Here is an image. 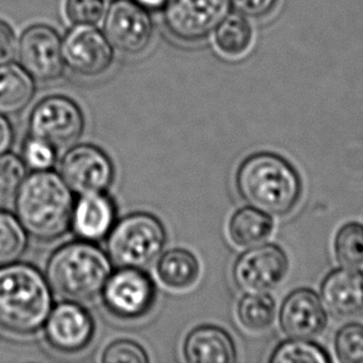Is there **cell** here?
Returning <instances> with one entry per match:
<instances>
[{
	"label": "cell",
	"mask_w": 363,
	"mask_h": 363,
	"mask_svg": "<svg viewBox=\"0 0 363 363\" xmlns=\"http://www.w3.org/2000/svg\"><path fill=\"white\" fill-rule=\"evenodd\" d=\"M74 195L61 175L51 170L26 175L15 196V213L25 231L43 242H52L69 232Z\"/></svg>",
	"instance_id": "6da1fadb"
},
{
	"label": "cell",
	"mask_w": 363,
	"mask_h": 363,
	"mask_svg": "<svg viewBox=\"0 0 363 363\" xmlns=\"http://www.w3.org/2000/svg\"><path fill=\"white\" fill-rule=\"evenodd\" d=\"M240 196L270 216H285L298 205L303 182L294 167L274 152H255L241 162L236 174Z\"/></svg>",
	"instance_id": "7a4b0ae2"
},
{
	"label": "cell",
	"mask_w": 363,
	"mask_h": 363,
	"mask_svg": "<svg viewBox=\"0 0 363 363\" xmlns=\"http://www.w3.org/2000/svg\"><path fill=\"white\" fill-rule=\"evenodd\" d=\"M52 304V289L38 268L18 262L0 267V328L34 334L44 328Z\"/></svg>",
	"instance_id": "3957f363"
},
{
	"label": "cell",
	"mask_w": 363,
	"mask_h": 363,
	"mask_svg": "<svg viewBox=\"0 0 363 363\" xmlns=\"http://www.w3.org/2000/svg\"><path fill=\"white\" fill-rule=\"evenodd\" d=\"M111 273L108 255L94 242L84 240L61 245L46 265V279L52 291L77 303L97 298Z\"/></svg>",
	"instance_id": "277c9868"
},
{
	"label": "cell",
	"mask_w": 363,
	"mask_h": 363,
	"mask_svg": "<svg viewBox=\"0 0 363 363\" xmlns=\"http://www.w3.org/2000/svg\"><path fill=\"white\" fill-rule=\"evenodd\" d=\"M167 232L157 217L137 212L122 218L109 232L107 252L118 268H144L160 257Z\"/></svg>",
	"instance_id": "5b68a950"
},
{
	"label": "cell",
	"mask_w": 363,
	"mask_h": 363,
	"mask_svg": "<svg viewBox=\"0 0 363 363\" xmlns=\"http://www.w3.org/2000/svg\"><path fill=\"white\" fill-rule=\"evenodd\" d=\"M101 294L109 314L124 321L143 319L152 311L157 300L152 278L140 268L130 267L111 273Z\"/></svg>",
	"instance_id": "8992f818"
},
{
	"label": "cell",
	"mask_w": 363,
	"mask_h": 363,
	"mask_svg": "<svg viewBox=\"0 0 363 363\" xmlns=\"http://www.w3.org/2000/svg\"><path fill=\"white\" fill-rule=\"evenodd\" d=\"M167 33L180 43L207 39L231 11L230 0H167L162 6Z\"/></svg>",
	"instance_id": "52a82bcc"
},
{
	"label": "cell",
	"mask_w": 363,
	"mask_h": 363,
	"mask_svg": "<svg viewBox=\"0 0 363 363\" xmlns=\"http://www.w3.org/2000/svg\"><path fill=\"white\" fill-rule=\"evenodd\" d=\"M84 129L82 109L74 101L61 94L40 101L30 114V135L50 143L56 149L77 142Z\"/></svg>",
	"instance_id": "ba28073f"
},
{
	"label": "cell",
	"mask_w": 363,
	"mask_h": 363,
	"mask_svg": "<svg viewBox=\"0 0 363 363\" xmlns=\"http://www.w3.org/2000/svg\"><path fill=\"white\" fill-rule=\"evenodd\" d=\"M102 23L109 43L124 54H142L154 36L152 15L134 0H112Z\"/></svg>",
	"instance_id": "9c48e42d"
},
{
	"label": "cell",
	"mask_w": 363,
	"mask_h": 363,
	"mask_svg": "<svg viewBox=\"0 0 363 363\" xmlns=\"http://www.w3.org/2000/svg\"><path fill=\"white\" fill-rule=\"evenodd\" d=\"M289 269L284 250L274 243L255 245L242 253L232 277L243 293H269L279 286Z\"/></svg>",
	"instance_id": "30bf717a"
},
{
	"label": "cell",
	"mask_w": 363,
	"mask_h": 363,
	"mask_svg": "<svg viewBox=\"0 0 363 363\" xmlns=\"http://www.w3.org/2000/svg\"><path fill=\"white\" fill-rule=\"evenodd\" d=\"M61 177L79 195L104 192L114 182V165L108 155L92 144H79L65 154Z\"/></svg>",
	"instance_id": "8fae6325"
},
{
	"label": "cell",
	"mask_w": 363,
	"mask_h": 363,
	"mask_svg": "<svg viewBox=\"0 0 363 363\" xmlns=\"http://www.w3.org/2000/svg\"><path fill=\"white\" fill-rule=\"evenodd\" d=\"M65 66L84 77L104 74L114 61V48L96 25H74L62 39Z\"/></svg>",
	"instance_id": "7c38bea8"
},
{
	"label": "cell",
	"mask_w": 363,
	"mask_h": 363,
	"mask_svg": "<svg viewBox=\"0 0 363 363\" xmlns=\"http://www.w3.org/2000/svg\"><path fill=\"white\" fill-rule=\"evenodd\" d=\"M18 55L21 67L38 81H54L64 72L62 40L48 25H33L25 30L18 45Z\"/></svg>",
	"instance_id": "4fadbf2b"
},
{
	"label": "cell",
	"mask_w": 363,
	"mask_h": 363,
	"mask_svg": "<svg viewBox=\"0 0 363 363\" xmlns=\"http://www.w3.org/2000/svg\"><path fill=\"white\" fill-rule=\"evenodd\" d=\"M94 330V320L89 310L72 300L52 306L44 324L46 341L62 354H76L89 347Z\"/></svg>",
	"instance_id": "5bb4252c"
},
{
	"label": "cell",
	"mask_w": 363,
	"mask_h": 363,
	"mask_svg": "<svg viewBox=\"0 0 363 363\" xmlns=\"http://www.w3.org/2000/svg\"><path fill=\"white\" fill-rule=\"evenodd\" d=\"M279 320L281 330L289 339L311 340L324 331L328 315L318 294L301 288L285 298Z\"/></svg>",
	"instance_id": "9a60e30c"
},
{
	"label": "cell",
	"mask_w": 363,
	"mask_h": 363,
	"mask_svg": "<svg viewBox=\"0 0 363 363\" xmlns=\"http://www.w3.org/2000/svg\"><path fill=\"white\" fill-rule=\"evenodd\" d=\"M116 225V206L104 192L84 194L74 202L71 227L76 236L99 242L108 236Z\"/></svg>",
	"instance_id": "2e32d148"
},
{
	"label": "cell",
	"mask_w": 363,
	"mask_h": 363,
	"mask_svg": "<svg viewBox=\"0 0 363 363\" xmlns=\"http://www.w3.org/2000/svg\"><path fill=\"white\" fill-rule=\"evenodd\" d=\"M321 300L331 314L340 318L363 311V272L346 267L331 272L321 285Z\"/></svg>",
	"instance_id": "e0dca14e"
},
{
	"label": "cell",
	"mask_w": 363,
	"mask_h": 363,
	"mask_svg": "<svg viewBox=\"0 0 363 363\" xmlns=\"http://www.w3.org/2000/svg\"><path fill=\"white\" fill-rule=\"evenodd\" d=\"M184 356L190 363H233L237 359L236 346L225 330L203 325L187 335Z\"/></svg>",
	"instance_id": "ac0fdd59"
},
{
	"label": "cell",
	"mask_w": 363,
	"mask_h": 363,
	"mask_svg": "<svg viewBox=\"0 0 363 363\" xmlns=\"http://www.w3.org/2000/svg\"><path fill=\"white\" fill-rule=\"evenodd\" d=\"M35 84L19 65L0 64V114L5 117L24 111L34 97Z\"/></svg>",
	"instance_id": "d6986e66"
},
{
	"label": "cell",
	"mask_w": 363,
	"mask_h": 363,
	"mask_svg": "<svg viewBox=\"0 0 363 363\" xmlns=\"http://www.w3.org/2000/svg\"><path fill=\"white\" fill-rule=\"evenodd\" d=\"M273 231V217L252 206L235 212L228 222L230 240L240 248H252L264 243Z\"/></svg>",
	"instance_id": "ffe728a7"
},
{
	"label": "cell",
	"mask_w": 363,
	"mask_h": 363,
	"mask_svg": "<svg viewBox=\"0 0 363 363\" xmlns=\"http://www.w3.org/2000/svg\"><path fill=\"white\" fill-rule=\"evenodd\" d=\"M157 274L167 289L184 291L196 284L200 277V263L189 250H167L157 262Z\"/></svg>",
	"instance_id": "44dd1931"
},
{
	"label": "cell",
	"mask_w": 363,
	"mask_h": 363,
	"mask_svg": "<svg viewBox=\"0 0 363 363\" xmlns=\"http://www.w3.org/2000/svg\"><path fill=\"white\" fill-rule=\"evenodd\" d=\"M217 52L226 59H240L252 48L255 33L248 19L240 13H228L212 33Z\"/></svg>",
	"instance_id": "7402d4cb"
},
{
	"label": "cell",
	"mask_w": 363,
	"mask_h": 363,
	"mask_svg": "<svg viewBox=\"0 0 363 363\" xmlns=\"http://www.w3.org/2000/svg\"><path fill=\"white\" fill-rule=\"evenodd\" d=\"M277 316V303L269 293H245L237 308V318L243 329L260 334L269 330Z\"/></svg>",
	"instance_id": "603a6c76"
},
{
	"label": "cell",
	"mask_w": 363,
	"mask_h": 363,
	"mask_svg": "<svg viewBox=\"0 0 363 363\" xmlns=\"http://www.w3.org/2000/svg\"><path fill=\"white\" fill-rule=\"evenodd\" d=\"M28 233L18 217L0 210V267L11 264L24 255Z\"/></svg>",
	"instance_id": "cb8c5ba5"
},
{
	"label": "cell",
	"mask_w": 363,
	"mask_h": 363,
	"mask_svg": "<svg viewBox=\"0 0 363 363\" xmlns=\"http://www.w3.org/2000/svg\"><path fill=\"white\" fill-rule=\"evenodd\" d=\"M272 363H329V354L309 340L290 339L275 347Z\"/></svg>",
	"instance_id": "d4e9b609"
},
{
	"label": "cell",
	"mask_w": 363,
	"mask_h": 363,
	"mask_svg": "<svg viewBox=\"0 0 363 363\" xmlns=\"http://www.w3.org/2000/svg\"><path fill=\"white\" fill-rule=\"evenodd\" d=\"M335 255L340 264L346 268H357L363 264V226L347 223L335 238Z\"/></svg>",
	"instance_id": "484cf974"
},
{
	"label": "cell",
	"mask_w": 363,
	"mask_h": 363,
	"mask_svg": "<svg viewBox=\"0 0 363 363\" xmlns=\"http://www.w3.org/2000/svg\"><path fill=\"white\" fill-rule=\"evenodd\" d=\"M26 177L24 160L13 152L0 154V202L15 199Z\"/></svg>",
	"instance_id": "4316f807"
},
{
	"label": "cell",
	"mask_w": 363,
	"mask_h": 363,
	"mask_svg": "<svg viewBox=\"0 0 363 363\" xmlns=\"http://www.w3.org/2000/svg\"><path fill=\"white\" fill-rule=\"evenodd\" d=\"M335 350L342 362L363 363V325H346L340 330L335 339Z\"/></svg>",
	"instance_id": "83f0119b"
},
{
	"label": "cell",
	"mask_w": 363,
	"mask_h": 363,
	"mask_svg": "<svg viewBox=\"0 0 363 363\" xmlns=\"http://www.w3.org/2000/svg\"><path fill=\"white\" fill-rule=\"evenodd\" d=\"M23 160L34 172L51 170L56 162V147L39 138L31 137L23 147Z\"/></svg>",
	"instance_id": "f1b7e54d"
},
{
	"label": "cell",
	"mask_w": 363,
	"mask_h": 363,
	"mask_svg": "<svg viewBox=\"0 0 363 363\" xmlns=\"http://www.w3.org/2000/svg\"><path fill=\"white\" fill-rule=\"evenodd\" d=\"M104 13V0H66L65 3V14L72 25H97Z\"/></svg>",
	"instance_id": "f546056e"
},
{
	"label": "cell",
	"mask_w": 363,
	"mask_h": 363,
	"mask_svg": "<svg viewBox=\"0 0 363 363\" xmlns=\"http://www.w3.org/2000/svg\"><path fill=\"white\" fill-rule=\"evenodd\" d=\"M104 363H147L145 350L132 340H117L109 344L102 354Z\"/></svg>",
	"instance_id": "4dcf8cb0"
},
{
	"label": "cell",
	"mask_w": 363,
	"mask_h": 363,
	"mask_svg": "<svg viewBox=\"0 0 363 363\" xmlns=\"http://www.w3.org/2000/svg\"><path fill=\"white\" fill-rule=\"evenodd\" d=\"M231 8L245 18L259 19L270 14L278 4V0H230Z\"/></svg>",
	"instance_id": "1f68e13d"
},
{
	"label": "cell",
	"mask_w": 363,
	"mask_h": 363,
	"mask_svg": "<svg viewBox=\"0 0 363 363\" xmlns=\"http://www.w3.org/2000/svg\"><path fill=\"white\" fill-rule=\"evenodd\" d=\"M18 51V39L14 29L0 19V64L9 62Z\"/></svg>",
	"instance_id": "d6a6232c"
},
{
	"label": "cell",
	"mask_w": 363,
	"mask_h": 363,
	"mask_svg": "<svg viewBox=\"0 0 363 363\" xmlns=\"http://www.w3.org/2000/svg\"><path fill=\"white\" fill-rule=\"evenodd\" d=\"M14 143V129L9 119L0 114V154L9 152Z\"/></svg>",
	"instance_id": "836d02e7"
},
{
	"label": "cell",
	"mask_w": 363,
	"mask_h": 363,
	"mask_svg": "<svg viewBox=\"0 0 363 363\" xmlns=\"http://www.w3.org/2000/svg\"><path fill=\"white\" fill-rule=\"evenodd\" d=\"M138 4L142 5L145 9H159L162 8L167 0H134Z\"/></svg>",
	"instance_id": "e575fe53"
},
{
	"label": "cell",
	"mask_w": 363,
	"mask_h": 363,
	"mask_svg": "<svg viewBox=\"0 0 363 363\" xmlns=\"http://www.w3.org/2000/svg\"><path fill=\"white\" fill-rule=\"evenodd\" d=\"M111 1H112V0H111Z\"/></svg>",
	"instance_id": "d590c367"
}]
</instances>
